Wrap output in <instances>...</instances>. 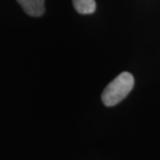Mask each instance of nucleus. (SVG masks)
Wrapping results in <instances>:
<instances>
[{"label":"nucleus","instance_id":"nucleus-1","mask_svg":"<svg viewBox=\"0 0 160 160\" xmlns=\"http://www.w3.org/2000/svg\"><path fill=\"white\" fill-rule=\"evenodd\" d=\"M134 78L129 72H122L105 87L102 94V102L108 106H115L122 102L132 90Z\"/></svg>","mask_w":160,"mask_h":160},{"label":"nucleus","instance_id":"nucleus-2","mask_svg":"<svg viewBox=\"0 0 160 160\" xmlns=\"http://www.w3.org/2000/svg\"><path fill=\"white\" fill-rule=\"evenodd\" d=\"M17 2L29 16L39 17L45 12V0H17Z\"/></svg>","mask_w":160,"mask_h":160},{"label":"nucleus","instance_id":"nucleus-3","mask_svg":"<svg viewBox=\"0 0 160 160\" xmlns=\"http://www.w3.org/2000/svg\"><path fill=\"white\" fill-rule=\"evenodd\" d=\"M77 12L81 14H90L96 9L95 0H72Z\"/></svg>","mask_w":160,"mask_h":160}]
</instances>
